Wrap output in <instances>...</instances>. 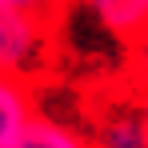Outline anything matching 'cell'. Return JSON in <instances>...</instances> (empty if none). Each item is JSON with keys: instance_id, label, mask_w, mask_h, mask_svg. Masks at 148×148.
Masks as SVG:
<instances>
[{"instance_id": "6", "label": "cell", "mask_w": 148, "mask_h": 148, "mask_svg": "<svg viewBox=\"0 0 148 148\" xmlns=\"http://www.w3.org/2000/svg\"><path fill=\"white\" fill-rule=\"evenodd\" d=\"M128 80L140 96H148V28L128 44Z\"/></svg>"}, {"instance_id": "7", "label": "cell", "mask_w": 148, "mask_h": 148, "mask_svg": "<svg viewBox=\"0 0 148 148\" xmlns=\"http://www.w3.org/2000/svg\"><path fill=\"white\" fill-rule=\"evenodd\" d=\"M4 4L20 8V12L36 16V20H48V24H56V20L68 12V4H72V0H4Z\"/></svg>"}, {"instance_id": "1", "label": "cell", "mask_w": 148, "mask_h": 148, "mask_svg": "<svg viewBox=\"0 0 148 148\" xmlns=\"http://www.w3.org/2000/svg\"><path fill=\"white\" fill-rule=\"evenodd\" d=\"M52 32H56V24L36 20L0 0V72L28 76V80L44 72L52 60V44H56Z\"/></svg>"}, {"instance_id": "3", "label": "cell", "mask_w": 148, "mask_h": 148, "mask_svg": "<svg viewBox=\"0 0 148 148\" xmlns=\"http://www.w3.org/2000/svg\"><path fill=\"white\" fill-rule=\"evenodd\" d=\"M72 4L88 16L92 28L120 44H132L148 28V0H72Z\"/></svg>"}, {"instance_id": "5", "label": "cell", "mask_w": 148, "mask_h": 148, "mask_svg": "<svg viewBox=\"0 0 148 148\" xmlns=\"http://www.w3.org/2000/svg\"><path fill=\"white\" fill-rule=\"evenodd\" d=\"M12 148H96V140H92L88 128H80V124H72V120L36 112Z\"/></svg>"}, {"instance_id": "4", "label": "cell", "mask_w": 148, "mask_h": 148, "mask_svg": "<svg viewBox=\"0 0 148 148\" xmlns=\"http://www.w3.org/2000/svg\"><path fill=\"white\" fill-rule=\"evenodd\" d=\"M32 116H36L32 80H28V76L0 72V148H12V144H16Z\"/></svg>"}, {"instance_id": "2", "label": "cell", "mask_w": 148, "mask_h": 148, "mask_svg": "<svg viewBox=\"0 0 148 148\" xmlns=\"http://www.w3.org/2000/svg\"><path fill=\"white\" fill-rule=\"evenodd\" d=\"M96 148H148V124H144V100H104L92 124H88Z\"/></svg>"}, {"instance_id": "8", "label": "cell", "mask_w": 148, "mask_h": 148, "mask_svg": "<svg viewBox=\"0 0 148 148\" xmlns=\"http://www.w3.org/2000/svg\"><path fill=\"white\" fill-rule=\"evenodd\" d=\"M140 100H144V124H148V96H140Z\"/></svg>"}]
</instances>
